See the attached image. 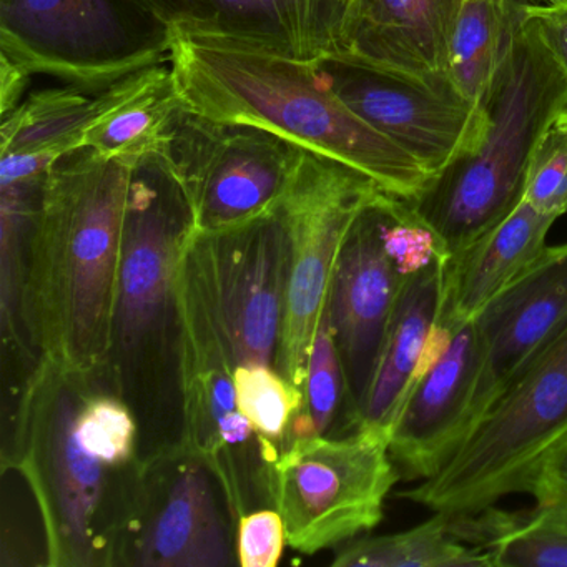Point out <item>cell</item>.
Returning <instances> with one entry per match:
<instances>
[{"label":"cell","mask_w":567,"mask_h":567,"mask_svg":"<svg viewBox=\"0 0 567 567\" xmlns=\"http://www.w3.org/2000/svg\"><path fill=\"white\" fill-rule=\"evenodd\" d=\"M172 44L141 0H0V55L82 91L167 64Z\"/></svg>","instance_id":"52a82bcc"},{"label":"cell","mask_w":567,"mask_h":567,"mask_svg":"<svg viewBox=\"0 0 567 567\" xmlns=\"http://www.w3.org/2000/svg\"><path fill=\"white\" fill-rule=\"evenodd\" d=\"M450 516L453 533L486 553L491 567H567V523L549 511L509 513L493 504Z\"/></svg>","instance_id":"7402d4cb"},{"label":"cell","mask_w":567,"mask_h":567,"mask_svg":"<svg viewBox=\"0 0 567 567\" xmlns=\"http://www.w3.org/2000/svg\"><path fill=\"white\" fill-rule=\"evenodd\" d=\"M182 105L171 65H157L144 87L92 125L82 147L131 162L161 152L168 125Z\"/></svg>","instance_id":"cb8c5ba5"},{"label":"cell","mask_w":567,"mask_h":567,"mask_svg":"<svg viewBox=\"0 0 567 567\" xmlns=\"http://www.w3.org/2000/svg\"><path fill=\"white\" fill-rule=\"evenodd\" d=\"M215 480L181 443L142 461L112 524V564L224 567L234 564Z\"/></svg>","instance_id":"8fae6325"},{"label":"cell","mask_w":567,"mask_h":567,"mask_svg":"<svg viewBox=\"0 0 567 567\" xmlns=\"http://www.w3.org/2000/svg\"><path fill=\"white\" fill-rule=\"evenodd\" d=\"M154 68L85 95L82 89H48L35 92L2 117L0 127V185L45 174L58 158L84 145L92 125L144 87Z\"/></svg>","instance_id":"ac0fdd59"},{"label":"cell","mask_w":567,"mask_h":567,"mask_svg":"<svg viewBox=\"0 0 567 567\" xmlns=\"http://www.w3.org/2000/svg\"><path fill=\"white\" fill-rule=\"evenodd\" d=\"M464 0H347L340 58L388 71L440 78Z\"/></svg>","instance_id":"d6986e66"},{"label":"cell","mask_w":567,"mask_h":567,"mask_svg":"<svg viewBox=\"0 0 567 567\" xmlns=\"http://www.w3.org/2000/svg\"><path fill=\"white\" fill-rule=\"evenodd\" d=\"M328 87L430 177L466 154L484 127V107L464 99L447 75L414 78L330 55L318 61Z\"/></svg>","instance_id":"4fadbf2b"},{"label":"cell","mask_w":567,"mask_h":567,"mask_svg":"<svg viewBox=\"0 0 567 567\" xmlns=\"http://www.w3.org/2000/svg\"><path fill=\"white\" fill-rule=\"evenodd\" d=\"M557 218L520 202L499 225L451 255L444 275L440 330L473 320L546 251Z\"/></svg>","instance_id":"44dd1931"},{"label":"cell","mask_w":567,"mask_h":567,"mask_svg":"<svg viewBox=\"0 0 567 567\" xmlns=\"http://www.w3.org/2000/svg\"><path fill=\"white\" fill-rule=\"evenodd\" d=\"M483 344V373L474 424L517 374L567 324V241L539 260L474 317Z\"/></svg>","instance_id":"e0dca14e"},{"label":"cell","mask_w":567,"mask_h":567,"mask_svg":"<svg viewBox=\"0 0 567 567\" xmlns=\"http://www.w3.org/2000/svg\"><path fill=\"white\" fill-rule=\"evenodd\" d=\"M481 373L483 344L474 318L440 330L390 427V453L401 480H430L460 450L473 426Z\"/></svg>","instance_id":"9a60e30c"},{"label":"cell","mask_w":567,"mask_h":567,"mask_svg":"<svg viewBox=\"0 0 567 567\" xmlns=\"http://www.w3.org/2000/svg\"><path fill=\"white\" fill-rule=\"evenodd\" d=\"M89 381L39 360L16 414V466L41 509L51 566H112L111 536L101 526L107 466L75 434Z\"/></svg>","instance_id":"8992f818"},{"label":"cell","mask_w":567,"mask_h":567,"mask_svg":"<svg viewBox=\"0 0 567 567\" xmlns=\"http://www.w3.org/2000/svg\"><path fill=\"white\" fill-rule=\"evenodd\" d=\"M31 74L0 55V109L2 117L21 104V95L28 87Z\"/></svg>","instance_id":"d6a6232c"},{"label":"cell","mask_w":567,"mask_h":567,"mask_svg":"<svg viewBox=\"0 0 567 567\" xmlns=\"http://www.w3.org/2000/svg\"><path fill=\"white\" fill-rule=\"evenodd\" d=\"M161 154L181 182L194 230L244 227L270 212L305 151L264 128L215 121L182 105Z\"/></svg>","instance_id":"30bf717a"},{"label":"cell","mask_w":567,"mask_h":567,"mask_svg":"<svg viewBox=\"0 0 567 567\" xmlns=\"http://www.w3.org/2000/svg\"><path fill=\"white\" fill-rule=\"evenodd\" d=\"M398 480L381 427L310 434L288 441L271 464V506L284 517L288 546L313 556L378 526Z\"/></svg>","instance_id":"ba28073f"},{"label":"cell","mask_w":567,"mask_h":567,"mask_svg":"<svg viewBox=\"0 0 567 567\" xmlns=\"http://www.w3.org/2000/svg\"><path fill=\"white\" fill-rule=\"evenodd\" d=\"M337 567H491L486 553L463 543L451 529V516H434L401 533L360 537L338 549Z\"/></svg>","instance_id":"d4e9b609"},{"label":"cell","mask_w":567,"mask_h":567,"mask_svg":"<svg viewBox=\"0 0 567 567\" xmlns=\"http://www.w3.org/2000/svg\"><path fill=\"white\" fill-rule=\"evenodd\" d=\"M511 8L516 11H529V9L556 8V6L567 4V0H506Z\"/></svg>","instance_id":"836d02e7"},{"label":"cell","mask_w":567,"mask_h":567,"mask_svg":"<svg viewBox=\"0 0 567 567\" xmlns=\"http://www.w3.org/2000/svg\"><path fill=\"white\" fill-rule=\"evenodd\" d=\"M540 509L556 514L567 523V443L540 464L529 487Z\"/></svg>","instance_id":"4dcf8cb0"},{"label":"cell","mask_w":567,"mask_h":567,"mask_svg":"<svg viewBox=\"0 0 567 567\" xmlns=\"http://www.w3.org/2000/svg\"><path fill=\"white\" fill-rule=\"evenodd\" d=\"M344 400L350 401L357 410L344 377L330 313L324 310L308 361L303 408L293 417L290 427V433L293 434L288 441L310 434H327L331 424L337 421Z\"/></svg>","instance_id":"484cf974"},{"label":"cell","mask_w":567,"mask_h":567,"mask_svg":"<svg viewBox=\"0 0 567 567\" xmlns=\"http://www.w3.org/2000/svg\"><path fill=\"white\" fill-rule=\"evenodd\" d=\"M390 195L380 188L354 218L328 297L327 310L357 413L398 298L411 277L388 240Z\"/></svg>","instance_id":"5bb4252c"},{"label":"cell","mask_w":567,"mask_h":567,"mask_svg":"<svg viewBox=\"0 0 567 567\" xmlns=\"http://www.w3.org/2000/svg\"><path fill=\"white\" fill-rule=\"evenodd\" d=\"M194 228L190 204L161 152L134 162L117 274L114 351L147 344L174 310L178 255Z\"/></svg>","instance_id":"7c38bea8"},{"label":"cell","mask_w":567,"mask_h":567,"mask_svg":"<svg viewBox=\"0 0 567 567\" xmlns=\"http://www.w3.org/2000/svg\"><path fill=\"white\" fill-rule=\"evenodd\" d=\"M520 11L506 0H464L451 28L444 74L467 101L484 105Z\"/></svg>","instance_id":"603a6c76"},{"label":"cell","mask_w":567,"mask_h":567,"mask_svg":"<svg viewBox=\"0 0 567 567\" xmlns=\"http://www.w3.org/2000/svg\"><path fill=\"white\" fill-rule=\"evenodd\" d=\"M378 190L364 175L305 152L278 200L287 235L288 275L275 368L303 394L338 258L354 218Z\"/></svg>","instance_id":"9c48e42d"},{"label":"cell","mask_w":567,"mask_h":567,"mask_svg":"<svg viewBox=\"0 0 567 567\" xmlns=\"http://www.w3.org/2000/svg\"><path fill=\"white\" fill-rule=\"evenodd\" d=\"M135 421L121 398L89 391L75 420L82 447L107 467L128 463L134 454Z\"/></svg>","instance_id":"83f0119b"},{"label":"cell","mask_w":567,"mask_h":567,"mask_svg":"<svg viewBox=\"0 0 567 567\" xmlns=\"http://www.w3.org/2000/svg\"><path fill=\"white\" fill-rule=\"evenodd\" d=\"M556 125L557 127L567 128V109L557 117Z\"/></svg>","instance_id":"e575fe53"},{"label":"cell","mask_w":567,"mask_h":567,"mask_svg":"<svg viewBox=\"0 0 567 567\" xmlns=\"http://www.w3.org/2000/svg\"><path fill=\"white\" fill-rule=\"evenodd\" d=\"M540 214H567V128L556 124L546 132L530 158L524 197Z\"/></svg>","instance_id":"f1b7e54d"},{"label":"cell","mask_w":567,"mask_h":567,"mask_svg":"<svg viewBox=\"0 0 567 567\" xmlns=\"http://www.w3.org/2000/svg\"><path fill=\"white\" fill-rule=\"evenodd\" d=\"M168 65L182 101L197 114L264 128L404 200L430 182L414 158L328 87L318 62L257 45L174 35Z\"/></svg>","instance_id":"3957f363"},{"label":"cell","mask_w":567,"mask_h":567,"mask_svg":"<svg viewBox=\"0 0 567 567\" xmlns=\"http://www.w3.org/2000/svg\"><path fill=\"white\" fill-rule=\"evenodd\" d=\"M483 107L476 144L408 200L450 255L493 230L523 202L530 158L567 109L566 78L523 12Z\"/></svg>","instance_id":"277c9868"},{"label":"cell","mask_w":567,"mask_h":567,"mask_svg":"<svg viewBox=\"0 0 567 567\" xmlns=\"http://www.w3.org/2000/svg\"><path fill=\"white\" fill-rule=\"evenodd\" d=\"M238 410L260 436L275 444L290 433L293 417L303 408L305 394L270 364H244L234 373Z\"/></svg>","instance_id":"4316f807"},{"label":"cell","mask_w":567,"mask_h":567,"mask_svg":"<svg viewBox=\"0 0 567 567\" xmlns=\"http://www.w3.org/2000/svg\"><path fill=\"white\" fill-rule=\"evenodd\" d=\"M447 260L443 258L421 268L404 284L358 406L360 426L381 427L390 434L408 391L433 354L440 337L437 323Z\"/></svg>","instance_id":"ffe728a7"},{"label":"cell","mask_w":567,"mask_h":567,"mask_svg":"<svg viewBox=\"0 0 567 567\" xmlns=\"http://www.w3.org/2000/svg\"><path fill=\"white\" fill-rule=\"evenodd\" d=\"M174 35L257 45L318 62L340 49L347 0H141Z\"/></svg>","instance_id":"2e32d148"},{"label":"cell","mask_w":567,"mask_h":567,"mask_svg":"<svg viewBox=\"0 0 567 567\" xmlns=\"http://www.w3.org/2000/svg\"><path fill=\"white\" fill-rule=\"evenodd\" d=\"M134 162L79 147L52 164L29 237L21 330L62 373L92 380L114 351L122 230Z\"/></svg>","instance_id":"6da1fadb"},{"label":"cell","mask_w":567,"mask_h":567,"mask_svg":"<svg viewBox=\"0 0 567 567\" xmlns=\"http://www.w3.org/2000/svg\"><path fill=\"white\" fill-rule=\"evenodd\" d=\"M287 533L275 507L250 511L238 519L235 556L241 567H275L280 563Z\"/></svg>","instance_id":"f546056e"},{"label":"cell","mask_w":567,"mask_h":567,"mask_svg":"<svg viewBox=\"0 0 567 567\" xmlns=\"http://www.w3.org/2000/svg\"><path fill=\"white\" fill-rule=\"evenodd\" d=\"M523 18L543 39L544 45L549 49L567 82V4L529 9V11H523Z\"/></svg>","instance_id":"1f68e13d"},{"label":"cell","mask_w":567,"mask_h":567,"mask_svg":"<svg viewBox=\"0 0 567 567\" xmlns=\"http://www.w3.org/2000/svg\"><path fill=\"white\" fill-rule=\"evenodd\" d=\"M287 275V235L277 205L244 227L212 234L192 228L174 281L185 426L217 430L230 423L240 414L235 370L275 367Z\"/></svg>","instance_id":"7a4b0ae2"},{"label":"cell","mask_w":567,"mask_h":567,"mask_svg":"<svg viewBox=\"0 0 567 567\" xmlns=\"http://www.w3.org/2000/svg\"><path fill=\"white\" fill-rule=\"evenodd\" d=\"M566 443L567 324L491 404L443 470L400 496L433 513H476L529 493L540 464Z\"/></svg>","instance_id":"5b68a950"}]
</instances>
